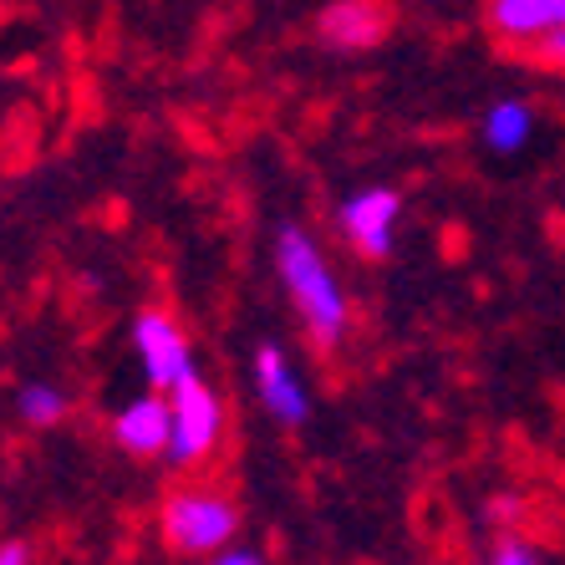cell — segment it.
Wrapping results in <instances>:
<instances>
[{
	"label": "cell",
	"mask_w": 565,
	"mask_h": 565,
	"mask_svg": "<svg viewBox=\"0 0 565 565\" xmlns=\"http://www.w3.org/2000/svg\"><path fill=\"white\" fill-rule=\"evenodd\" d=\"M276 265H280V276H286L290 296H296V306H301V316L311 321V331L321 342H337L347 327V296H342V286L331 280L321 250H316L301 230H280Z\"/></svg>",
	"instance_id": "obj_1"
},
{
	"label": "cell",
	"mask_w": 565,
	"mask_h": 565,
	"mask_svg": "<svg viewBox=\"0 0 565 565\" xmlns=\"http://www.w3.org/2000/svg\"><path fill=\"white\" fill-rule=\"evenodd\" d=\"M235 525H239L235 504L220 500V494H173L163 504V535L189 555L220 551L224 540L235 535Z\"/></svg>",
	"instance_id": "obj_2"
},
{
	"label": "cell",
	"mask_w": 565,
	"mask_h": 565,
	"mask_svg": "<svg viewBox=\"0 0 565 565\" xmlns=\"http://www.w3.org/2000/svg\"><path fill=\"white\" fill-rule=\"evenodd\" d=\"M220 438V397L204 387L199 377H189L184 387H173V438H169V459L173 463H194L204 459Z\"/></svg>",
	"instance_id": "obj_3"
},
{
	"label": "cell",
	"mask_w": 565,
	"mask_h": 565,
	"mask_svg": "<svg viewBox=\"0 0 565 565\" xmlns=\"http://www.w3.org/2000/svg\"><path fill=\"white\" fill-rule=\"evenodd\" d=\"M138 352H143V367H148V382L153 387H184L189 377H194V367H189V342L184 331L173 327L169 316H138Z\"/></svg>",
	"instance_id": "obj_4"
},
{
	"label": "cell",
	"mask_w": 565,
	"mask_h": 565,
	"mask_svg": "<svg viewBox=\"0 0 565 565\" xmlns=\"http://www.w3.org/2000/svg\"><path fill=\"white\" fill-rule=\"evenodd\" d=\"M403 199L393 189H367V194H352L342 204V230L352 245H362L367 255H387L393 250V224Z\"/></svg>",
	"instance_id": "obj_5"
},
{
	"label": "cell",
	"mask_w": 565,
	"mask_h": 565,
	"mask_svg": "<svg viewBox=\"0 0 565 565\" xmlns=\"http://www.w3.org/2000/svg\"><path fill=\"white\" fill-rule=\"evenodd\" d=\"M255 372H260V397H265V408L276 413L280 423H306L311 403H306L301 382L290 377V367H286V356H280V347H260V352H255Z\"/></svg>",
	"instance_id": "obj_6"
},
{
	"label": "cell",
	"mask_w": 565,
	"mask_h": 565,
	"mask_svg": "<svg viewBox=\"0 0 565 565\" xmlns=\"http://www.w3.org/2000/svg\"><path fill=\"white\" fill-rule=\"evenodd\" d=\"M118 438L132 448V454H169V438H173V408L163 397H138L132 408L118 413Z\"/></svg>",
	"instance_id": "obj_7"
},
{
	"label": "cell",
	"mask_w": 565,
	"mask_h": 565,
	"mask_svg": "<svg viewBox=\"0 0 565 565\" xmlns=\"http://www.w3.org/2000/svg\"><path fill=\"white\" fill-rule=\"evenodd\" d=\"M489 21L504 36H555L565 31V0H494Z\"/></svg>",
	"instance_id": "obj_8"
},
{
	"label": "cell",
	"mask_w": 565,
	"mask_h": 565,
	"mask_svg": "<svg viewBox=\"0 0 565 565\" xmlns=\"http://www.w3.org/2000/svg\"><path fill=\"white\" fill-rule=\"evenodd\" d=\"M321 31L342 46H362V41H377L382 36V11L372 6H327L321 11Z\"/></svg>",
	"instance_id": "obj_9"
},
{
	"label": "cell",
	"mask_w": 565,
	"mask_h": 565,
	"mask_svg": "<svg viewBox=\"0 0 565 565\" xmlns=\"http://www.w3.org/2000/svg\"><path fill=\"white\" fill-rule=\"evenodd\" d=\"M530 138V107L525 103H500L494 113L484 118V143L500 148V153H510V148H520Z\"/></svg>",
	"instance_id": "obj_10"
},
{
	"label": "cell",
	"mask_w": 565,
	"mask_h": 565,
	"mask_svg": "<svg viewBox=\"0 0 565 565\" xmlns=\"http://www.w3.org/2000/svg\"><path fill=\"white\" fill-rule=\"evenodd\" d=\"M66 408V397L56 393V387H26L21 393V413H26L31 423H56Z\"/></svg>",
	"instance_id": "obj_11"
},
{
	"label": "cell",
	"mask_w": 565,
	"mask_h": 565,
	"mask_svg": "<svg viewBox=\"0 0 565 565\" xmlns=\"http://www.w3.org/2000/svg\"><path fill=\"white\" fill-rule=\"evenodd\" d=\"M489 565H540V555L530 551V545H514V540H510V545H500V551H494V561H489Z\"/></svg>",
	"instance_id": "obj_12"
},
{
	"label": "cell",
	"mask_w": 565,
	"mask_h": 565,
	"mask_svg": "<svg viewBox=\"0 0 565 565\" xmlns=\"http://www.w3.org/2000/svg\"><path fill=\"white\" fill-rule=\"evenodd\" d=\"M210 565H265L260 555H250V551H230V555H220V561H210Z\"/></svg>",
	"instance_id": "obj_13"
},
{
	"label": "cell",
	"mask_w": 565,
	"mask_h": 565,
	"mask_svg": "<svg viewBox=\"0 0 565 565\" xmlns=\"http://www.w3.org/2000/svg\"><path fill=\"white\" fill-rule=\"evenodd\" d=\"M0 565H26V551H21V545H6V551H0Z\"/></svg>",
	"instance_id": "obj_14"
},
{
	"label": "cell",
	"mask_w": 565,
	"mask_h": 565,
	"mask_svg": "<svg viewBox=\"0 0 565 565\" xmlns=\"http://www.w3.org/2000/svg\"><path fill=\"white\" fill-rule=\"evenodd\" d=\"M545 52H551V56H561V62H565V31H555V36H545Z\"/></svg>",
	"instance_id": "obj_15"
}]
</instances>
